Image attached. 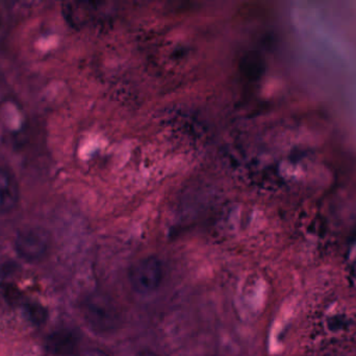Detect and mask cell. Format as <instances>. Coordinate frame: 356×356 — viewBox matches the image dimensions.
<instances>
[{"mask_svg":"<svg viewBox=\"0 0 356 356\" xmlns=\"http://www.w3.org/2000/svg\"><path fill=\"white\" fill-rule=\"evenodd\" d=\"M86 323L98 334H111L120 327V313L110 297L94 295L83 304Z\"/></svg>","mask_w":356,"mask_h":356,"instance_id":"6da1fadb","label":"cell"},{"mask_svg":"<svg viewBox=\"0 0 356 356\" xmlns=\"http://www.w3.org/2000/svg\"><path fill=\"white\" fill-rule=\"evenodd\" d=\"M79 346V336L68 330H58L46 340L45 348L54 355H69Z\"/></svg>","mask_w":356,"mask_h":356,"instance_id":"5b68a950","label":"cell"},{"mask_svg":"<svg viewBox=\"0 0 356 356\" xmlns=\"http://www.w3.org/2000/svg\"><path fill=\"white\" fill-rule=\"evenodd\" d=\"M164 278V263L156 256L140 259L129 270V284L138 294L148 295L156 292L162 286Z\"/></svg>","mask_w":356,"mask_h":356,"instance_id":"7a4b0ae2","label":"cell"},{"mask_svg":"<svg viewBox=\"0 0 356 356\" xmlns=\"http://www.w3.org/2000/svg\"><path fill=\"white\" fill-rule=\"evenodd\" d=\"M17 265H15V263H6L0 268V276L1 277L6 278L8 277V276L13 275V274L16 272Z\"/></svg>","mask_w":356,"mask_h":356,"instance_id":"ba28073f","label":"cell"},{"mask_svg":"<svg viewBox=\"0 0 356 356\" xmlns=\"http://www.w3.org/2000/svg\"><path fill=\"white\" fill-rule=\"evenodd\" d=\"M353 94H355V95H353V98H355V106H356V84L355 86V92H353Z\"/></svg>","mask_w":356,"mask_h":356,"instance_id":"9c48e42d","label":"cell"},{"mask_svg":"<svg viewBox=\"0 0 356 356\" xmlns=\"http://www.w3.org/2000/svg\"><path fill=\"white\" fill-rule=\"evenodd\" d=\"M23 314L27 321L33 325L42 326L48 319V311L45 307L37 303H25L23 304Z\"/></svg>","mask_w":356,"mask_h":356,"instance_id":"8992f818","label":"cell"},{"mask_svg":"<svg viewBox=\"0 0 356 356\" xmlns=\"http://www.w3.org/2000/svg\"><path fill=\"white\" fill-rule=\"evenodd\" d=\"M49 248V234L42 228H29L17 235L15 249L29 263L41 261Z\"/></svg>","mask_w":356,"mask_h":356,"instance_id":"3957f363","label":"cell"},{"mask_svg":"<svg viewBox=\"0 0 356 356\" xmlns=\"http://www.w3.org/2000/svg\"><path fill=\"white\" fill-rule=\"evenodd\" d=\"M3 298L10 305H18L22 302L23 297L20 291L14 284H6L0 286Z\"/></svg>","mask_w":356,"mask_h":356,"instance_id":"52a82bcc","label":"cell"},{"mask_svg":"<svg viewBox=\"0 0 356 356\" xmlns=\"http://www.w3.org/2000/svg\"><path fill=\"white\" fill-rule=\"evenodd\" d=\"M20 196L16 176L6 167H0V213H8L17 206Z\"/></svg>","mask_w":356,"mask_h":356,"instance_id":"277c9868","label":"cell"}]
</instances>
